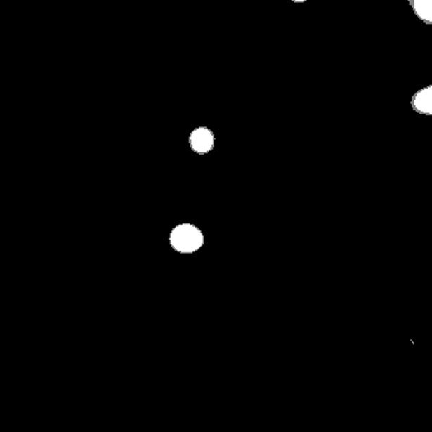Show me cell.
I'll use <instances>...</instances> for the list:
<instances>
[{
    "label": "cell",
    "mask_w": 432,
    "mask_h": 432,
    "mask_svg": "<svg viewBox=\"0 0 432 432\" xmlns=\"http://www.w3.org/2000/svg\"><path fill=\"white\" fill-rule=\"evenodd\" d=\"M414 14L426 25H432V0H410Z\"/></svg>",
    "instance_id": "4"
},
{
    "label": "cell",
    "mask_w": 432,
    "mask_h": 432,
    "mask_svg": "<svg viewBox=\"0 0 432 432\" xmlns=\"http://www.w3.org/2000/svg\"><path fill=\"white\" fill-rule=\"evenodd\" d=\"M411 104L414 112L425 116H432V85L417 91L412 99Z\"/></svg>",
    "instance_id": "3"
},
{
    "label": "cell",
    "mask_w": 432,
    "mask_h": 432,
    "mask_svg": "<svg viewBox=\"0 0 432 432\" xmlns=\"http://www.w3.org/2000/svg\"><path fill=\"white\" fill-rule=\"evenodd\" d=\"M189 142H190V148L197 154L203 155V154H207L213 149L214 136L209 129L200 127V129H197L194 132H192V135L189 137Z\"/></svg>",
    "instance_id": "2"
},
{
    "label": "cell",
    "mask_w": 432,
    "mask_h": 432,
    "mask_svg": "<svg viewBox=\"0 0 432 432\" xmlns=\"http://www.w3.org/2000/svg\"><path fill=\"white\" fill-rule=\"evenodd\" d=\"M204 237L199 228L193 225H179L170 235V244L176 251L194 252L203 246Z\"/></svg>",
    "instance_id": "1"
}]
</instances>
